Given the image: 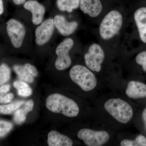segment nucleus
I'll return each instance as SVG.
<instances>
[{"instance_id":"f257e3e1","label":"nucleus","mask_w":146,"mask_h":146,"mask_svg":"<svg viewBox=\"0 0 146 146\" xmlns=\"http://www.w3.org/2000/svg\"><path fill=\"white\" fill-rule=\"evenodd\" d=\"M46 106L51 112L60 113L68 117L78 115L79 108L73 100L59 94H51L46 99Z\"/></svg>"},{"instance_id":"f03ea898","label":"nucleus","mask_w":146,"mask_h":146,"mask_svg":"<svg viewBox=\"0 0 146 146\" xmlns=\"http://www.w3.org/2000/svg\"><path fill=\"white\" fill-rule=\"evenodd\" d=\"M123 24L122 15L118 11L113 10L106 15L100 24V35L102 39H112L119 32Z\"/></svg>"},{"instance_id":"7ed1b4c3","label":"nucleus","mask_w":146,"mask_h":146,"mask_svg":"<svg viewBox=\"0 0 146 146\" xmlns=\"http://www.w3.org/2000/svg\"><path fill=\"white\" fill-rule=\"evenodd\" d=\"M105 109L115 119L122 123H128L132 118L133 110L131 106L119 98H112L105 103Z\"/></svg>"},{"instance_id":"20e7f679","label":"nucleus","mask_w":146,"mask_h":146,"mask_svg":"<svg viewBox=\"0 0 146 146\" xmlns=\"http://www.w3.org/2000/svg\"><path fill=\"white\" fill-rule=\"evenodd\" d=\"M70 77L83 91H90L96 88L97 79L94 74L83 65H76L70 71Z\"/></svg>"},{"instance_id":"39448f33","label":"nucleus","mask_w":146,"mask_h":146,"mask_svg":"<svg viewBox=\"0 0 146 146\" xmlns=\"http://www.w3.org/2000/svg\"><path fill=\"white\" fill-rule=\"evenodd\" d=\"M74 44L73 39L68 38L64 39L58 46L56 50L57 58L55 63V66L58 70H64L70 66L72 59L69 52Z\"/></svg>"},{"instance_id":"423d86ee","label":"nucleus","mask_w":146,"mask_h":146,"mask_svg":"<svg viewBox=\"0 0 146 146\" xmlns=\"http://www.w3.org/2000/svg\"><path fill=\"white\" fill-rule=\"evenodd\" d=\"M77 137L86 145L100 146L107 143L110 139L109 133L105 131H95L84 128L78 131Z\"/></svg>"},{"instance_id":"0eeeda50","label":"nucleus","mask_w":146,"mask_h":146,"mask_svg":"<svg viewBox=\"0 0 146 146\" xmlns=\"http://www.w3.org/2000/svg\"><path fill=\"white\" fill-rule=\"evenodd\" d=\"M105 58V53L101 46L94 43L90 46L88 52L84 56V61L87 67L91 70L99 72Z\"/></svg>"},{"instance_id":"6e6552de","label":"nucleus","mask_w":146,"mask_h":146,"mask_svg":"<svg viewBox=\"0 0 146 146\" xmlns=\"http://www.w3.org/2000/svg\"><path fill=\"white\" fill-rule=\"evenodd\" d=\"M7 31L11 44L16 48L23 44L26 34L23 25L15 19H10L7 23Z\"/></svg>"},{"instance_id":"1a4fd4ad","label":"nucleus","mask_w":146,"mask_h":146,"mask_svg":"<svg viewBox=\"0 0 146 146\" xmlns=\"http://www.w3.org/2000/svg\"><path fill=\"white\" fill-rule=\"evenodd\" d=\"M53 19L49 18L36 28L35 31V42L39 46H43L48 42L52 36L54 29Z\"/></svg>"},{"instance_id":"9d476101","label":"nucleus","mask_w":146,"mask_h":146,"mask_svg":"<svg viewBox=\"0 0 146 146\" xmlns=\"http://www.w3.org/2000/svg\"><path fill=\"white\" fill-rule=\"evenodd\" d=\"M53 20L55 27L63 36H68L72 34L78 27L77 22H68L62 15H56Z\"/></svg>"},{"instance_id":"9b49d317","label":"nucleus","mask_w":146,"mask_h":146,"mask_svg":"<svg viewBox=\"0 0 146 146\" xmlns=\"http://www.w3.org/2000/svg\"><path fill=\"white\" fill-rule=\"evenodd\" d=\"M24 7L32 13L33 24L38 25L42 23L45 13L44 6L35 0H29L24 4Z\"/></svg>"},{"instance_id":"f8f14e48","label":"nucleus","mask_w":146,"mask_h":146,"mask_svg":"<svg viewBox=\"0 0 146 146\" xmlns=\"http://www.w3.org/2000/svg\"><path fill=\"white\" fill-rule=\"evenodd\" d=\"M13 69L20 79L29 83L33 82L34 78L38 75L36 68L29 63L24 65H15Z\"/></svg>"},{"instance_id":"ddd939ff","label":"nucleus","mask_w":146,"mask_h":146,"mask_svg":"<svg viewBox=\"0 0 146 146\" xmlns=\"http://www.w3.org/2000/svg\"><path fill=\"white\" fill-rule=\"evenodd\" d=\"M80 2L82 11L92 18L99 16L102 11L100 0H80Z\"/></svg>"},{"instance_id":"4468645a","label":"nucleus","mask_w":146,"mask_h":146,"mask_svg":"<svg viewBox=\"0 0 146 146\" xmlns=\"http://www.w3.org/2000/svg\"><path fill=\"white\" fill-rule=\"evenodd\" d=\"M125 94L129 98L133 99L146 98V84L140 82H129Z\"/></svg>"},{"instance_id":"2eb2a0df","label":"nucleus","mask_w":146,"mask_h":146,"mask_svg":"<svg viewBox=\"0 0 146 146\" xmlns=\"http://www.w3.org/2000/svg\"><path fill=\"white\" fill-rule=\"evenodd\" d=\"M134 19L138 29L141 41L146 44V7H142L136 10Z\"/></svg>"},{"instance_id":"dca6fc26","label":"nucleus","mask_w":146,"mask_h":146,"mask_svg":"<svg viewBox=\"0 0 146 146\" xmlns=\"http://www.w3.org/2000/svg\"><path fill=\"white\" fill-rule=\"evenodd\" d=\"M73 141L68 136L56 131H50L48 135V144L49 146H72Z\"/></svg>"},{"instance_id":"f3484780","label":"nucleus","mask_w":146,"mask_h":146,"mask_svg":"<svg viewBox=\"0 0 146 146\" xmlns=\"http://www.w3.org/2000/svg\"><path fill=\"white\" fill-rule=\"evenodd\" d=\"M34 106V102L29 100L26 103L25 106L21 109L17 110L14 114L13 120L17 124H21L25 121L26 115L30 111H32Z\"/></svg>"},{"instance_id":"a211bd4d","label":"nucleus","mask_w":146,"mask_h":146,"mask_svg":"<svg viewBox=\"0 0 146 146\" xmlns=\"http://www.w3.org/2000/svg\"><path fill=\"white\" fill-rule=\"evenodd\" d=\"M80 0H57L58 8L61 11L71 13L80 7Z\"/></svg>"},{"instance_id":"6ab92c4d","label":"nucleus","mask_w":146,"mask_h":146,"mask_svg":"<svg viewBox=\"0 0 146 146\" xmlns=\"http://www.w3.org/2000/svg\"><path fill=\"white\" fill-rule=\"evenodd\" d=\"M25 103L23 101H18L10 104L0 105V114L9 115L18 110Z\"/></svg>"},{"instance_id":"aec40b11","label":"nucleus","mask_w":146,"mask_h":146,"mask_svg":"<svg viewBox=\"0 0 146 146\" xmlns=\"http://www.w3.org/2000/svg\"><path fill=\"white\" fill-rule=\"evenodd\" d=\"M122 146H146V138L142 135H140L136 137L134 141L132 140H123L121 142Z\"/></svg>"},{"instance_id":"412c9836","label":"nucleus","mask_w":146,"mask_h":146,"mask_svg":"<svg viewBox=\"0 0 146 146\" xmlns=\"http://www.w3.org/2000/svg\"><path fill=\"white\" fill-rule=\"evenodd\" d=\"M10 68L7 65L3 64L0 66V85L8 81L10 78Z\"/></svg>"},{"instance_id":"4be33fe9","label":"nucleus","mask_w":146,"mask_h":146,"mask_svg":"<svg viewBox=\"0 0 146 146\" xmlns=\"http://www.w3.org/2000/svg\"><path fill=\"white\" fill-rule=\"evenodd\" d=\"M12 128L11 123L4 121H0V137L5 136Z\"/></svg>"},{"instance_id":"5701e85b","label":"nucleus","mask_w":146,"mask_h":146,"mask_svg":"<svg viewBox=\"0 0 146 146\" xmlns=\"http://www.w3.org/2000/svg\"><path fill=\"white\" fill-rule=\"evenodd\" d=\"M136 63L141 65L143 70L146 72V51L138 54L136 57Z\"/></svg>"},{"instance_id":"b1692460","label":"nucleus","mask_w":146,"mask_h":146,"mask_svg":"<svg viewBox=\"0 0 146 146\" xmlns=\"http://www.w3.org/2000/svg\"><path fill=\"white\" fill-rule=\"evenodd\" d=\"M12 94L0 93V103L7 104L10 102L13 98Z\"/></svg>"},{"instance_id":"393cba45","label":"nucleus","mask_w":146,"mask_h":146,"mask_svg":"<svg viewBox=\"0 0 146 146\" xmlns=\"http://www.w3.org/2000/svg\"><path fill=\"white\" fill-rule=\"evenodd\" d=\"M18 95L22 97H28L31 95L32 91L29 87L18 90Z\"/></svg>"},{"instance_id":"a878e982","label":"nucleus","mask_w":146,"mask_h":146,"mask_svg":"<svg viewBox=\"0 0 146 146\" xmlns=\"http://www.w3.org/2000/svg\"><path fill=\"white\" fill-rule=\"evenodd\" d=\"M13 86L17 90L29 87L28 84L22 81H16L13 83Z\"/></svg>"},{"instance_id":"bb28decb","label":"nucleus","mask_w":146,"mask_h":146,"mask_svg":"<svg viewBox=\"0 0 146 146\" xmlns=\"http://www.w3.org/2000/svg\"><path fill=\"white\" fill-rule=\"evenodd\" d=\"M10 86L9 84L3 85L0 87V93H7L9 91Z\"/></svg>"},{"instance_id":"cd10ccee","label":"nucleus","mask_w":146,"mask_h":146,"mask_svg":"<svg viewBox=\"0 0 146 146\" xmlns=\"http://www.w3.org/2000/svg\"><path fill=\"white\" fill-rule=\"evenodd\" d=\"M13 1L15 4L19 5L24 3L26 0H13Z\"/></svg>"},{"instance_id":"c85d7f7f","label":"nucleus","mask_w":146,"mask_h":146,"mask_svg":"<svg viewBox=\"0 0 146 146\" xmlns=\"http://www.w3.org/2000/svg\"><path fill=\"white\" fill-rule=\"evenodd\" d=\"M142 117H143V120L144 123H145L146 128V108H145L144 111H143V114H142Z\"/></svg>"},{"instance_id":"c756f323","label":"nucleus","mask_w":146,"mask_h":146,"mask_svg":"<svg viewBox=\"0 0 146 146\" xmlns=\"http://www.w3.org/2000/svg\"><path fill=\"white\" fill-rule=\"evenodd\" d=\"M4 11L3 3V0H0V15H1Z\"/></svg>"}]
</instances>
